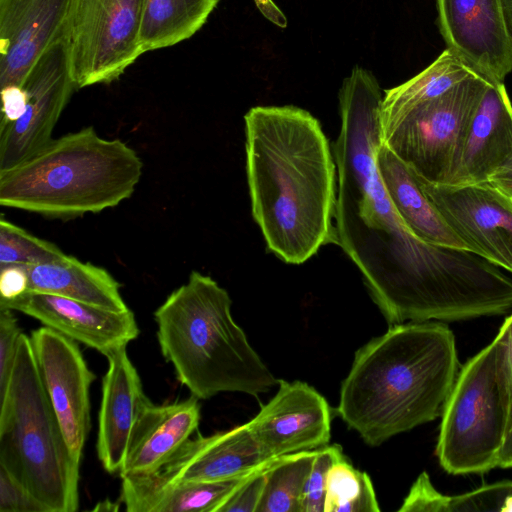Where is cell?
<instances>
[{
  "label": "cell",
  "mask_w": 512,
  "mask_h": 512,
  "mask_svg": "<svg viewBox=\"0 0 512 512\" xmlns=\"http://www.w3.org/2000/svg\"><path fill=\"white\" fill-rule=\"evenodd\" d=\"M119 509V504L115 502H111L106 499L102 502H99L95 505L92 511H117Z\"/></svg>",
  "instance_id": "41"
},
{
  "label": "cell",
  "mask_w": 512,
  "mask_h": 512,
  "mask_svg": "<svg viewBox=\"0 0 512 512\" xmlns=\"http://www.w3.org/2000/svg\"><path fill=\"white\" fill-rule=\"evenodd\" d=\"M28 272L25 265L0 267V300L13 299L28 291Z\"/></svg>",
  "instance_id": "34"
},
{
  "label": "cell",
  "mask_w": 512,
  "mask_h": 512,
  "mask_svg": "<svg viewBox=\"0 0 512 512\" xmlns=\"http://www.w3.org/2000/svg\"><path fill=\"white\" fill-rule=\"evenodd\" d=\"M21 334L13 310L0 307V398L10 380Z\"/></svg>",
  "instance_id": "31"
},
{
  "label": "cell",
  "mask_w": 512,
  "mask_h": 512,
  "mask_svg": "<svg viewBox=\"0 0 512 512\" xmlns=\"http://www.w3.org/2000/svg\"><path fill=\"white\" fill-rule=\"evenodd\" d=\"M231 304L214 279L192 271L154 312L163 357L199 400L221 392L258 396L278 384L234 321Z\"/></svg>",
  "instance_id": "4"
},
{
  "label": "cell",
  "mask_w": 512,
  "mask_h": 512,
  "mask_svg": "<svg viewBox=\"0 0 512 512\" xmlns=\"http://www.w3.org/2000/svg\"><path fill=\"white\" fill-rule=\"evenodd\" d=\"M199 399L155 405L147 397L134 422L120 476L158 470L197 430Z\"/></svg>",
  "instance_id": "19"
},
{
  "label": "cell",
  "mask_w": 512,
  "mask_h": 512,
  "mask_svg": "<svg viewBox=\"0 0 512 512\" xmlns=\"http://www.w3.org/2000/svg\"><path fill=\"white\" fill-rule=\"evenodd\" d=\"M66 254L54 243L36 237L23 228L0 219V267L12 264L37 265L50 263Z\"/></svg>",
  "instance_id": "29"
},
{
  "label": "cell",
  "mask_w": 512,
  "mask_h": 512,
  "mask_svg": "<svg viewBox=\"0 0 512 512\" xmlns=\"http://www.w3.org/2000/svg\"><path fill=\"white\" fill-rule=\"evenodd\" d=\"M512 161V103L504 82H489L448 185L487 182Z\"/></svg>",
  "instance_id": "18"
},
{
  "label": "cell",
  "mask_w": 512,
  "mask_h": 512,
  "mask_svg": "<svg viewBox=\"0 0 512 512\" xmlns=\"http://www.w3.org/2000/svg\"><path fill=\"white\" fill-rule=\"evenodd\" d=\"M503 325L506 330L507 370H508L510 398H511L510 420H509V429H510V427L512 426V314L504 320Z\"/></svg>",
  "instance_id": "38"
},
{
  "label": "cell",
  "mask_w": 512,
  "mask_h": 512,
  "mask_svg": "<svg viewBox=\"0 0 512 512\" xmlns=\"http://www.w3.org/2000/svg\"><path fill=\"white\" fill-rule=\"evenodd\" d=\"M497 467H512V426L508 430L498 453Z\"/></svg>",
  "instance_id": "39"
},
{
  "label": "cell",
  "mask_w": 512,
  "mask_h": 512,
  "mask_svg": "<svg viewBox=\"0 0 512 512\" xmlns=\"http://www.w3.org/2000/svg\"><path fill=\"white\" fill-rule=\"evenodd\" d=\"M267 467L252 473L217 512H257L265 488Z\"/></svg>",
  "instance_id": "32"
},
{
  "label": "cell",
  "mask_w": 512,
  "mask_h": 512,
  "mask_svg": "<svg viewBox=\"0 0 512 512\" xmlns=\"http://www.w3.org/2000/svg\"><path fill=\"white\" fill-rule=\"evenodd\" d=\"M102 382L97 453L104 469L120 472L129 437L142 402L147 397L139 374L127 354V346L107 356Z\"/></svg>",
  "instance_id": "20"
},
{
  "label": "cell",
  "mask_w": 512,
  "mask_h": 512,
  "mask_svg": "<svg viewBox=\"0 0 512 512\" xmlns=\"http://www.w3.org/2000/svg\"><path fill=\"white\" fill-rule=\"evenodd\" d=\"M382 99L373 73L355 66L339 90L341 126L332 152L338 183L336 244L358 268L385 317L425 242L408 229L378 173Z\"/></svg>",
  "instance_id": "2"
},
{
  "label": "cell",
  "mask_w": 512,
  "mask_h": 512,
  "mask_svg": "<svg viewBox=\"0 0 512 512\" xmlns=\"http://www.w3.org/2000/svg\"><path fill=\"white\" fill-rule=\"evenodd\" d=\"M22 87L27 96L20 119L0 128V172L31 157L52 140V132L73 92L66 41L47 51Z\"/></svg>",
  "instance_id": "11"
},
{
  "label": "cell",
  "mask_w": 512,
  "mask_h": 512,
  "mask_svg": "<svg viewBox=\"0 0 512 512\" xmlns=\"http://www.w3.org/2000/svg\"><path fill=\"white\" fill-rule=\"evenodd\" d=\"M76 0H0V86H22L37 61L67 40Z\"/></svg>",
  "instance_id": "15"
},
{
  "label": "cell",
  "mask_w": 512,
  "mask_h": 512,
  "mask_svg": "<svg viewBox=\"0 0 512 512\" xmlns=\"http://www.w3.org/2000/svg\"><path fill=\"white\" fill-rule=\"evenodd\" d=\"M376 165L391 201L416 238L469 250L428 199L411 169L381 142Z\"/></svg>",
  "instance_id": "21"
},
{
  "label": "cell",
  "mask_w": 512,
  "mask_h": 512,
  "mask_svg": "<svg viewBox=\"0 0 512 512\" xmlns=\"http://www.w3.org/2000/svg\"><path fill=\"white\" fill-rule=\"evenodd\" d=\"M252 215L267 249L299 265L336 244V164L320 122L293 105L255 106L244 116Z\"/></svg>",
  "instance_id": "1"
},
{
  "label": "cell",
  "mask_w": 512,
  "mask_h": 512,
  "mask_svg": "<svg viewBox=\"0 0 512 512\" xmlns=\"http://www.w3.org/2000/svg\"><path fill=\"white\" fill-rule=\"evenodd\" d=\"M460 367L445 324L391 325L355 352L336 412L366 444L379 446L439 417Z\"/></svg>",
  "instance_id": "3"
},
{
  "label": "cell",
  "mask_w": 512,
  "mask_h": 512,
  "mask_svg": "<svg viewBox=\"0 0 512 512\" xmlns=\"http://www.w3.org/2000/svg\"><path fill=\"white\" fill-rule=\"evenodd\" d=\"M28 291L58 295L112 311L128 308L120 284L104 268L66 255L60 260L27 265Z\"/></svg>",
  "instance_id": "22"
},
{
  "label": "cell",
  "mask_w": 512,
  "mask_h": 512,
  "mask_svg": "<svg viewBox=\"0 0 512 512\" xmlns=\"http://www.w3.org/2000/svg\"><path fill=\"white\" fill-rule=\"evenodd\" d=\"M488 181L512 198V161L493 174Z\"/></svg>",
  "instance_id": "37"
},
{
  "label": "cell",
  "mask_w": 512,
  "mask_h": 512,
  "mask_svg": "<svg viewBox=\"0 0 512 512\" xmlns=\"http://www.w3.org/2000/svg\"><path fill=\"white\" fill-rule=\"evenodd\" d=\"M249 427L271 459L328 445L331 410L326 399L302 381L278 380V390Z\"/></svg>",
  "instance_id": "16"
},
{
  "label": "cell",
  "mask_w": 512,
  "mask_h": 512,
  "mask_svg": "<svg viewBox=\"0 0 512 512\" xmlns=\"http://www.w3.org/2000/svg\"><path fill=\"white\" fill-rule=\"evenodd\" d=\"M315 450L275 458L266 468V483L257 512H301V498Z\"/></svg>",
  "instance_id": "27"
},
{
  "label": "cell",
  "mask_w": 512,
  "mask_h": 512,
  "mask_svg": "<svg viewBox=\"0 0 512 512\" xmlns=\"http://www.w3.org/2000/svg\"><path fill=\"white\" fill-rule=\"evenodd\" d=\"M0 404V467L44 512L77 511L80 461L67 444L24 333Z\"/></svg>",
  "instance_id": "6"
},
{
  "label": "cell",
  "mask_w": 512,
  "mask_h": 512,
  "mask_svg": "<svg viewBox=\"0 0 512 512\" xmlns=\"http://www.w3.org/2000/svg\"><path fill=\"white\" fill-rule=\"evenodd\" d=\"M219 0H145L141 32L144 53L171 47L192 37Z\"/></svg>",
  "instance_id": "24"
},
{
  "label": "cell",
  "mask_w": 512,
  "mask_h": 512,
  "mask_svg": "<svg viewBox=\"0 0 512 512\" xmlns=\"http://www.w3.org/2000/svg\"><path fill=\"white\" fill-rule=\"evenodd\" d=\"M251 474L226 481L160 487L140 485L121 477V501L128 512H217Z\"/></svg>",
  "instance_id": "23"
},
{
  "label": "cell",
  "mask_w": 512,
  "mask_h": 512,
  "mask_svg": "<svg viewBox=\"0 0 512 512\" xmlns=\"http://www.w3.org/2000/svg\"><path fill=\"white\" fill-rule=\"evenodd\" d=\"M506 330L460 367L444 405L435 454L449 474H482L497 467L509 429Z\"/></svg>",
  "instance_id": "7"
},
{
  "label": "cell",
  "mask_w": 512,
  "mask_h": 512,
  "mask_svg": "<svg viewBox=\"0 0 512 512\" xmlns=\"http://www.w3.org/2000/svg\"><path fill=\"white\" fill-rule=\"evenodd\" d=\"M400 512L512 511V480L481 486L458 495H444L422 472L403 500Z\"/></svg>",
  "instance_id": "25"
},
{
  "label": "cell",
  "mask_w": 512,
  "mask_h": 512,
  "mask_svg": "<svg viewBox=\"0 0 512 512\" xmlns=\"http://www.w3.org/2000/svg\"><path fill=\"white\" fill-rule=\"evenodd\" d=\"M273 460L267 456L247 422L210 436L190 437L155 472L121 477L150 487L218 482L249 475L267 467Z\"/></svg>",
  "instance_id": "13"
},
{
  "label": "cell",
  "mask_w": 512,
  "mask_h": 512,
  "mask_svg": "<svg viewBox=\"0 0 512 512\" xmlns=\"http://www.w3.org/2000/svg\"><path fill=\"white\" fill-rule=\"evenodd\" d=\"M489 81L473 75L445 93L380 118V142L421 180L448 185Z\"/></svg>",
  "instance_id": "8"
},
{
  "label": "cell",
  "mask_w": 512,
  "mask_h": 512,
  "mask_svg": "<svg viewBox=\"0 0 512 512\" xmlns=\"http://www.w3.org/2000/svg\"><path fill=\"white\" fill-rule=\"evenodd\" d=\"M373 483L366 472L343 458L327 475L324 512H379Z\"/></svg>",
  "instance_id": "28"
},
{
  "label": "cell",
  "mask_w": 512,
  "mask_h": 512,
  "mask_svg": "<svg viewBox=\"0 0 512 512\" xmlns=\"http://www.w3.org/2000/svg\"><path fill=\"white\" fill-rule=\"evenodd\" d=\"M501 3H502V8H503L506 24H507L509 33L512 37V0H501Z\"/></svg>",
  "instance_id": "40"
},
{
  "label": "cell",
  "mask_w": 512,
  "mask_h": 512,
  "mask_svg": "<svg viewBox=\"0 0 512 512\" xmlns=\"http://www.w3.org/2000/svg\"><path fill=\"white\" fill-rule=\"evenodd\" d=\"M475 74L477 73L446 48L420 73L398 86L384 90L379 117L400 114L445 93Z\"/></svg>",
  "instance_id": "26"
},
{
  "label": "cell",
  "mask_w": 512,
  "mask_h": 512,
  "mask_svg": "<svg viewBox=\"0 0 512 512\" xmlns=\"http://www.w3.org/2000/svg\"><path fill=\"white\" fill-rule=\"evenodd\" d=\"M260 13L274 25L285 28L287 18L273 0H253Z\"/></svg>",
  "instance_id": "36"
},
{
  "label": "cell",
  "mask_w": 512,
  "mask_h": 512,
  "mask_svg": "<svg viewBox=\"0 0 512 512\" xmlns=\"http://www.w3.org/2000/svg\"><path fill=\"white\" fill-rule=\"evenodd\" d=\"M29 337L42 384L67 444L81 461L91 427L89 391L96 376L75 340L47 326L33 330Z\"/></svg>",
  "instance_id": "12"
},
{
  "label": "cell",
  "mask_w": 512,
  "mask_h": 512,
  "mask_svg": "<svg viewBox=\"0 0 512 512\" xmlns=\"http://www.w3.org/2000/svg\"><path fill=\"white\" fill-rule=\"evenodd\" d=\"M438 26L449 49L489 82L512 72V37L501 0H436Z\"/></svg>",
  "instance_id": "14"
},
{
  "label": "cell",
  "mask_w": 512,
  "mask_h": 512,
  "mask_svg": "<svg viewBox=\"0 0 512 512\" xmlns=\"http://www.w3.org/2000/svg\"><path fill=\"white\" fill-rule=\"evenodd\" d=\"M0 512H44L43 508L1 467Z\"/></svg>",
  "instance_id": "33"
},
{
  "label": "cell",
  "mask_w": 512,
  "mask_h": 512,
  "mask_svg": "<svg viewBox=\"0 0 512 512\" xmlns=\"http://www.w3.org/2000/svg\"><path fill=\"white\" fill-rule=\"evenodd\" d=\"M0 307L24 313L65 336L107 356L139 335L134 313L112 311L70 298L26 291L0 300Z\"/></svg>",
  "instance_id": "17"
},
{
  "label": "cell",
  "mask_w": 512,
  "mask_h": 512,
  "mask_svg": "<svg viewBox=\"0 0 512 512\" xmlns=\"http://www.w3.org/2000/svg\"><path fill=\"white\" fill-rule=\"evenodd\" d=\"M145 0H76L67 36L77 89L118 79L143 53Z\"/></svg>",
  "instance_id": "9"
},
{
  "label": "cell",
  "mask_w": 512,
  "mask_h": 512,
  "mask_svg": "<svg viewBox=\"0 0 512 512\" xmlns=\"http://www.w3.org/2000/svg\"><path fill=\"white\" fill-rule=\"evenodd\" d=\"M343 458L345 455L342 447L338 444H328L316 449L313 465L301 498V512H324L328 472L335 462Z\"/></svg>",
  "instance_id": "30"
},
{
  "label": "cell",
  "mask_w": 512,
  "mask_h": 512,
  "mask_svg": "<svg viewBox=\"0 0 512 512\" xmlns=\"http://www.w3.org/2000/svg\"><path fill=\"white\" fill-rule=\"evenodd\" d=\"M142 170V160L125 142L86 127L1 171L0 205L52 217L99 213L128 199Z\"/></svg>",
  "instance_id": "5"
},
{
  "label": "cell",
  "mask_w": 512,
  "mask_h": 512,
  "mask_svg": "<svg viewBox=\"0 0 512 512\" xmlns=\"http://www.w3.org/2000/svg\"><path fill=\"white\" fill-rule=\"evenodd\" d=\"M417 179L444 221L470 251L512 273L511 197L489 181L454 186Z\"/></svg>",
  "instance_id": "10"
},
{
  "label": "cell",
  "mask_w": 512,
  "mask_h": 512,
  "mask_svg": "<svg viewBox=\"0 0 512 512\" xmlns=\"http://www.w3.org/2000/svg\"><path fill=\"white\" fill-rule=\"evenodd\" d=\"M2 116L0 128L9 125L21 118L25 111L27 96L22 86H8L1 88Z\"/></svg>",
  "instance_id": "35"
}]
</instances>
